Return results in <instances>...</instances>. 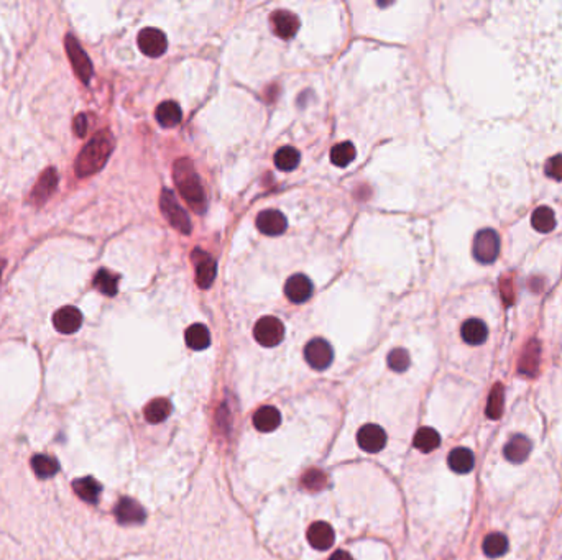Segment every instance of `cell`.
I'll return each mask as SVG.
<instances>
[{"mask_svg": "<svg viewBox=\"0 0 562 560\" xmlns=\"http://www.w3.org/2000/svg\"><path fill=\"white\" fill-rule=\"evenodd\" d=\"M173 178L176 183V188L184 201L196 210L197 214H203L205 208H208V197H205L203 183L201 178L197 176L194 165L188 158H181L174 163L173 168Z\"/></svg>", "mask_w": 562, "mask_h": 560, "instance_id": "1", "label": "cell"}, {"mask_svg": "<svg viewBox=\"0 0 562 560\" xmlns=\"http://www.w3.org/2000/svg\"><path fill=\"white\" fill-rule=\"evenodd\" d=\"M114 150V139L107 130H102L92 137L91 141L81 150L76 159L74 171L79 178L96 174L106 165Z\"/></svg>", "mask_w": 562, "mask_h": 560, "instance_id": "2", "label": "cell"}, {"mask_svg": "<svg viewBox=\"0 0 562 560\" xmlns=\"http://www.w3.org/2000/svg\"><path fill=\"white\" fill-rule=\"evenodd\" d=\"M160 209L161 214L165 215L166 221L171 223V227H174L176 230L181 232L184 235L191 234V221L190 215L186 214V210L181 208L178 201H176L173 191L170 189H163L161 196H160Z\"/></svg>", "mask_w": 562, "mask_h": 560, "instance_id": "3", "label": "cell"}, {"mask_svg": "<svg viewBox=\"0 0 562 560\" xmlns=\"http://www.w3.org/2000/svg\"><path fill=\"white\" fill-rule=\"evenodd\" d=\"M253 337L263 347H277L285 339V326L280 319L265 316L253 327Z\"/></svg>", "mask_w": 562, "mask_h": 560, "instance_id": "4", "label": "cell"}, {"mask_svg": "<svg viewBox=\"0 0 562 560\" xmlns=\"http://www.w3.org/2000/svg\"><path fill=\"white\" fill-rule=\"evenodd\" d=\"M472 250H474V257L477 261L485 263V265L495 261L500 252V239L496 235V232L492 230V228L480 230L475 235Z\"/></svg>", "mask_w": 562, "mask_h": 560, "instance_id": "5", "label": "cell"}, {"mask_svg": "<svg viewBox=\"0 0 562 560\" xmlns=\"http://www.w3.org/2000/svg\"><path fill=\"white\" fill-rule=\"evenodd\" d=\"M64 46H66L68 58H70L76 76H78L84 84H89V81H91V77H92V63H91V59H89V56L86 54L83 46L79 45L78 40H76L72 35L66 37V40H64Z\"/></svg>", "mask_w": 562, "mask_h": 560, "instance_id": "6", "label": "cell"}, {"mask_svg": "<svg viewBox=\"0 0 562 560\" xmlns=\"http://www.w3.org/2000/svg\"><path fill=\"white\" fill-rule=\"evenodd\" d=\"M191 260L192 263H194V268H196L197 286L203 288V290L211 288V284L214 283V279H216V273H217L216 260H214V258L209 255L208 252H204V250H201V248H196L194 252L191 253Z\"/></svg>", "mask_w": 562, "mask_h": 560, "instance_id": "7", "label": "cell"}, {"mask_svg": "<svg viewBox=\"0 0 562 560\" xmlns=\"http://www.w3.org/2000/svg\"><path fill=\"white\" fill-rule=\"evenodd\" d=\"M304 359H306L308 365L314 370H325L332 363L334 360V350L330 343L324 339H312L304 347Z\"/></svg>", "mask_w": 562, "mask_h": 560, "instance_id": "8", "label": "cell"}, {"mask_svg": "<svg viewBox=\"0 0 562 560\" xmlns=\"http://www.w3.org/2000/svg\"><path fill=\"white\" fill-rule=\"evenodd\" d=\"M139 48L150 58H160L168 48V40L161 30L145 28L139 33Z\"/></svg>", "mask_w": 562, "mask_h": 560, "instance_id": "9", "label": "cell"}, {"mask_svg": "<svg viewBox=\"0 0 562 560\" xmlns=\"http://www.w3.org/2000/svg\"><path fill=\"white\" fill-rule=\"evenodd\" d=\"M357 443L368 454H379L387 446V432L377 424H365L357 432Z\"/></svg>", "mask_w": 562, "mask_h": 560, "instance_id": "10", "label": "cell"}, {"mask_svg": "<svg viewBox=\"0 0 562 560\" xmlns=\"http://www.w3.org/2000/svg\"><path fill=\"white\" fill-rule=\"evenodd\" d=\"M58 188V173L54 168H48V170L43 171V174L40 176V179L37 181L35 188L32 189V194H30V202L33 206H43L46 201L53 196L54 191Z\"/></svg>", "mask_w": 562, "mask_h": 560, "instance_id": "11", "label": "cell"}, {"mask_svg": "<svg viewBox=\"0 0 562 560\" xmlns=\"http://www.w3.org/2000/svg\"><path fill=\"white\" fill-rule=\"evenodd\" d=\"M257 227H259L261 234L277 237L285 234L288 222H286V217L280 212V210L268 209L261 210V212L257 215Z\"/></svg>", "mask_w": 562, "mask_h": 560, "instance_id": "12", "label": "cell"}, {"mask_svg": "<svg viewBox=\"0 0 562 560\" xmlns=\"http://www.w3.org/2000/svg\"><path fill=\"white\" fill-rule=\"evenodd\" d=\"M285 294L291 303H306L312 294V283L306 274H293L285 284Z\"/></svg>", "mask_w": 562, "mask_h": 560, "instance_id": "13", "label": "cell"}, {"mask_svg": "<svg viewBox=\"0 0 562 560\" xmlns=\"http://www.w3.org/2000/svg\"><path fill=\"white\" fill-rule=\"evenodd\" d=\"M81 324H83V314L72 306H66L59 311L54 312L53 326L58 332L61 334H74L78 332Z\"/></svg>", "mask_w": 562, "mask_h": 560, "instance_id": "14", "label": "cell"}, {"mask_svg": "<svg viewBox=\"0 0 562 560\" xmlns=\"http://www.w3.org/2000/svg\"><path fill=\"white\" fill-rule=\"evenodd\" d=\"M272 27L274 35L283 40L294 37L299 30V19L290 10H274L272 15Z\"/></svg>", "mask_w": 562, "mask_h": 560, "instance_id": "15", "label": "cell"}, {"mask_svg": "<svg viewBox=\"0 0 562 560\" xmlns=\"http://www.w3.org/2000/svg\"><path fill=\"white\" fill-rule=\"evenodd\" d=\"M306 537L310 541V544L317 550L330 549L334 546V541H336L334 529L330 528V524L323 523V521H317V523L311 524L310 529H308Z\"/></svg>", "mask_w": 562, "mask_h": 560, "instance_id": "16", "label": "cell"}, {"mask_svg": "<svg viewBox=\"0 0 562 560\" xmlns=\"http://www.w3.org/2000/svg\"><path fill=\"white\" fill-rule=\"evenodd\" d=\"M115 518L120 524H140L145 521V511L135 499L123 498L115 506Z\"/></svg>", "mask_w": 562, "mask_h": 560, "instance_id": "17", "label": "cell"}, {"mask_svg": "<svg viewBox=\"0 0 562 560\" xmlns=\"http://www.w3.org/2000/svg\"><path fill=\"white\" fill-rule=\"evenodd\" d=\"M281 424V414L277 408L263 406L253 414V426L260 432H273Z\"/></svg>", "mask_w": 562, "mask_h": 560, "instance_id": "18", "label": "cell"}, {"mask_svg": "<svg viewBox=\"0 0 562 560\" xmlns=\"http://www.w3.org/2000/svg\"><path fill=\"white\" fill-rule=\"evenodd\" d=\"M461 335L464 339V342L469 343V346H482L485 340H487L488 329L485 326V322L480 321V319H469V321H465L462 324Z\"/></svg>", "mask_w": 562, "mask_h": 560, "instance_id": "19", "label": "cell"}, {"mask_svg": "<svg viewBox=\"0 0 562 560\" xmlns=\"http://www.w3.org/2000/svg\"><path fill=\"white\" fill-rule=\"evenodd\" d=\"M155 117H157V122L160 123L161 127L171 128V127H176V125L181 122L183 110H181V107H179L178 102L165 101L157 107Z\"/></svg>", "mask_w": 562, "mask_h": 560, "instance_id": "20", "label": "cell"}, {"mask_svg": "<svg viewBox=\"0 0 562 560\" xmlns=\"http://www.w3.org/2000/svg\"><path fill=\"white\" fill-rule=\"evenodd\" d=\"M531 452V442L525 436H513L505 447V457L512 463H523Z\"/></svg>", "mask_w": 562, "mask_h": 560, "instance_id": "21", "label": "cell"}, {"mask_svg": "<svg viewBox=\"0 0 562 560\" xmlns=\"http://www.w3.org/2000/svg\"><path fill=\"white\" fill-rule=\"evenodd\" d=\"M184 339H186V346L192 350H204L211 346V334H209L208 327L203 324H192L188 327Z\"/></svg>", "mask_w": 562, "mask_h": 560, "instance_id": "22", "label": "cell"}, {"mask_svg": "<svg viewBox=\"0 0 562 560\" xmlns=\"http://www.w3.org/2000/svg\"><path fill=\"white\" fill-rule=\"evenodd\" d=\"M448 463L450 467V470H454L456 473H469L472 468H474V454L465 447H459V449H454L448 457Z\"/></svg>", "mask_w": 562, "mask_h": 560, "instance_id": "23", "label": "cell"}, {"mask_svg": "<svg viewBox=\"0 0 562 560\" xmlns=\"http://www.w3.org/2000/svg\"><path fill=\"white\" fill-rule=\"evenodd\" d=\"M119 281L120 277L119 274L112 273V271L102 268L99 270L94 277V286H96L97 291H101L102 294L106 296H115L119 291Z\"/></svg>", "mask_w": 562, "mask_h": 560, "instance_id": "24", "label": "cell"}, {"mask_svg": "<svg viewBox=\"0 0 562 560\" xmlns=\"http://www.w3.org/2000/svg\"><path fill=\"white\" fill-rule=\"evenodd\" d=\"M171 414V403L165 398H157L150 401L145 406V419L152 424H160L165 419H168Z\"/></svg>", "mask_w": 562, "mask_h": 560, "instance_id": "25", "label": "cell"}, {"mask_svg": "<svg viewBox=\"0 0 562 560\" xmlns=\"http://www.w3.org/2000/svg\"><path fill=\"white\" fill-rule=\"evenodd\" d=\"M72 488H74L76 494H78L81 499H84V501H88V503H96L99 497H101V490H102L101 485H99L97 481L91 477L74 480Z\"/></svg>", "mask_w": 562, "mask_h": 560, "instance_id": "26", "label": "cell"}, {"mask_svg": "<svg viewBox=\"0 0 562 560\" xmlns=\"http://www.w3.org/2000/svg\"><path fill=\"white\" fill-rule=\"evenodd\" d=\"M483 552L487 557L496 559L508 552V539L500 532H492L485 537Z\"/></svg>", "mask_w": 562, "mask_h": 560, "instance_id": "27", "label": "cell"}, {"mask_svg": "<svg viewBox=\"0 0 562 560\" xmlns=\"http://www.w3.org/2000/svg\"><path fill=\"white\" fill-rule=\"evenodd\" d=\"M355 154H357L355 146L352 145L350 141H342V143L336 145L330 150V161L339 168H345L354 161Z\"/></svg>", "mask_w": 562, "mask_h": 560, "instance_id": "28", "label": "cell"}, {"mask_svg": "<svg viewBox=\"0 0 562 560\" xmlns=\"http://www.w3.org/2000/svg\"><path fill=\"white\" fill-rule=\"evenodd\" d=\"M441 437L432 428H421L414 436V447L421 452H432L439 447Z\"/></svg>", "mask_w": 562, "mask_h": 560, "instance_id": "29", "label": "cell"}, {"mask_svg": "<svg viewBox=\"0 0 562 560\" xmlns=\"http://www.w3.org/2000/svg\"><path fill=\"white\" fill-rule=\"evenodd\" d=\"M299 152L293 146H283L274 153V165L281 171H293L299 165Z\"/></svg>", "mask_w": 562, "mask_h": 560, "instance_id": "30", "label": "cell"}, {"mask_svg": "<svg viewBox=\"0 0 562 560\" xmlns=\"http://www.w3.org/2000/svg\"><path fill=\"white\" fill-rule=\"evenodd\" d=\"M32 468L38 478H50L57 475L59 470V463L57 459L50 455H35L32 459Z\"/></svg>", "mask_w": 562, "mask_h": 560, "instance_id": "31", "label": "cell"}, {"mask_svg": "<svg viewBox=\"0 0 562 560\" xmlns=\"http://www.w3.org/2000/svg\"><path fill=\"white\" fill-rule=\"evenodd\" d=\"M531 223H533L534 230L541 232V234H549L556 227L554 212L549 208H538L531 215Z\"/></svg>", "mask_w": 562, "mask_h": 560, "instance_id": "32", "label": "cell"}, {"mask_svg": "<svg viewBox=\"0 0 562 560\" xmlns=\"http://www.w3.org/2000/svg\"><path fill=\"white\" fill-rule=\"evenodd\" d=\"M503 401H505L503 386L495 385L493 386L490 398H488V404H487V416L490 417V419H499V417L501 416V412H503V404H505Z\"/></svg>", "mask_w": 562, "mask_h": 560, "instance_id": "33", "label": "cell"}, {"mask_svg": "<svg viewBox=\"0 0 562 560\" xmlns=\"http://www.w3.org/2000/svg\"><path fill=\"white\" fill-rule=\"evenodd\" d=\"M411 359L410 353H408L405 348H394V350L390 352L388 355V365L393 372H406L408 367H410Z\"/></svg>", "mask_w": 562, "mask_h": 560, "instance_id": "34", "label": "cell"}, {"mask_svg": "<svg viewBox=\"0 0 562 560\" xmlns=\"http://www.w3.org/2000/svg\"><path fill=\"white\" fill-rule=\"evenodd\" d=\"M301 483L306 490L319 491V490L324 488L325 483H328V478H325L324 472L317 470V468H312V470L304 473Z\"/></svg>", "mask_w": 562, "mask_h": 560, "instance_id": "35", "label": "cell"}, {"mask_svg": "<svg viewBox=\"0 0 562 560\" xmlns=\"http://www.w3.org/2000/svg\"><path fill=\"white\" fill-rule=\"evenodd\" d=\"M531 350H528V353L523 357L521 365H520V372L526 374H533L538 368V347H530Z\"/></svg>", "mask_w": 562, "mask_h": 560, "instance_id": "36", "label": "cell"}, {"mask_svg": "<svg viewBox=\"0 0 562 560\" xmlns=\"http://www.w3.org/2000/svg\"><path fill=\"white\" fill-rule=\"evenodd\" d=\"M544 171L549 178L562 181V157L561 154H556V157L549 158L546 161V166H544Z\"/></svg>", "mask_w": 562, "mask_h": 560, "instance_id": "37", "label": "cell"}, {"mask_svg": "<svg viewBox=\"0 0 562 560\" xmlns=\"http://www.w3.org/2000/svg\"><path fill=\"white\" fill-rule=\"evenodd\" d=\"M72 130L78 137H86V132H88V119H86L84 114L76 115L74 120H72Z\"/></svg>", "mask_w": 562, "mask_h": 560, "instance_id": "38", "label": "cell"}, {"mask_svg": "<svg viewBox=\"0 0 562 560\" xmlns=\"http://www.w3.org/2000/svg\"><path fill=\"white\" fill-rule=\"evenodd\" d=\"M329 560H354V559H352V555L347 554L345 550H337Z\"/></svg>", "mask_w": 562, "mask_h": 560, "instance_id": "39", "label": "cell"}, {"mask_svg": "<svg viewBox=\"0 0 562 560\" xmlns=\"http://www.w3.org/2000/svg\"><path fill=\"white\" fill-rule=\"evenodd\" d=\"M3 265H6V261L0 260V277H2V270H3Z\"/></svg>", "mask_w": 562, "mask_h": 560, "instance_id": "40", "label": "cell"}]
</instances>
